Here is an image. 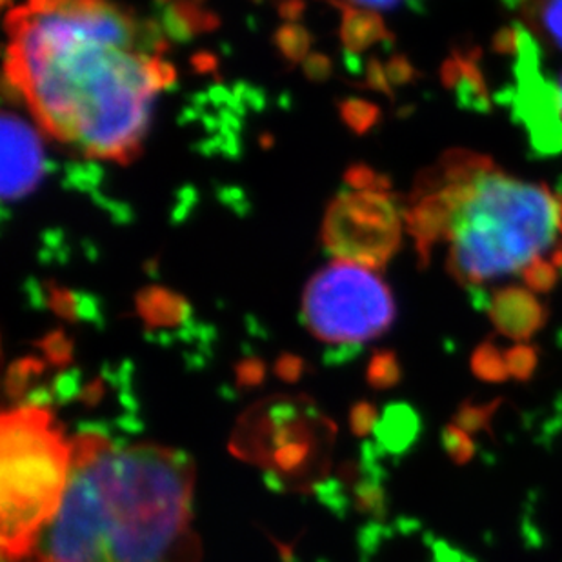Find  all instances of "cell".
I'll return each instance as SVG.
<instances>
[{
	"label": "cell",
	"mask_w": 562,
	"mask_h": 562,
	"mask_svg": "<svg viewBox=\"0 0 562 562\" xmlns=\"http://www.w3.org/2000/svg\"><path fill=\"white\" fill-rule=\"evenodd\" d=\"M348 4L356 5V8H362V10L375 11H392L397 8H412V10H423V2L425 0H346Z\"/></svg>",
	"instance_id": "21"
},
{
	"label": "cell",
	"mask_w": 562,
	"mask_h": 562,
	"mask_svg": "<svg viewBox=\"0 0 562 562\" xmlns=\"http://www.w3.org/2000/svg\"><path fill=\"white\" fill-rule=\"evenodd\" d=\"M442 445H445V450L448 451V456L456 464H467V462L472 461L473 453H475L472 436L461 430L453 423L446 428Z\"/></svg>",
	"instance_id": "16"
},
{
	"label": "cell",
	"mask_w": 562,
	"mask_h": 562,
	"mask_svg": "<svg viewBox=\"0 0 562 562\" xmlns=\"http://www.w3.org/2000/svg\"><path fill=\"white\" fill-rule=\"evenodd\" d=\"M71 442L43 406H21L2 417L0 436V512L2 555L26 558L68 488Z\"/></svg>",
	"instance_id": "4"
},
{
	"label": "cell",
	"mask_w": 562,
	"mask_h": 562,
	"mask_svg": "<svg viewBox=\"0 0 562 562\" xmlns=\"http://www.w3.org/2000/svg\"><path fill=\"white\" fill-rule=\"evenodd\" d=\"M495 409H497V403L464 404L457 412L453 425L459 426L461 430L467 431L470 436L477 434V431L488 430Z\"/></svg>",
	"instance_id": "15"
},
{
	"label": "cell",
	"mask_w": 562,
	"mask_h": 562,
	"mask_svg": "<svg viewBox=\"0 0 562 562\" xmlns=\"http://www.w3.org/2000/svg\"><path fill=\"white\" fill-rule=\"evenodd\" d=\"M157 2H160V4H170L173 0H157Z\"/></svg>",
	"instance_id": "25"
},
{
	"label": "cell",
	"mask_w": 562,
	"mask_h": 562,
	"mask_svg": "<svg viewBox=\"0 0 562 562\" xmlns=\"http://www.w3.org/2000/svg\"><path fill=\"white\" fill-rule=\"evenodd\" d=\"M346 182L350 190H390V184L384 177L362 165L350 168L346 173Z\"/></svg>",
	"instance_id": "20"
},
{
	"label": "cell",
	"mask_w": 562,
	"mask_h": 562,
	"mask_svg": "<svg viewBox=\"0 0 562 562\" xmlns=\"http://www.w3.org/2000/svg\"><path fill=\"white\" fill-rule=\"evenodd\" d=\"M401 372H398V364L392 353H379L373 359L372 367H370V381L376 387L392 386L397 382Z\"/></svg>",
	"instance_id": "19"
},
{
	"label": "cell",
	"mask_w": 562,
	"mask_h": 562,
	"mask_svg": "<svg viewBox=\"0 0 562 562\" xmlns=\"http://www.w3.org/2000/svg\"><path fill=\"white\" fill-rule=\"evenodd\" d=\"M2 135V201H21L46 176L43 140L24 119L5 112L0 124Z\"/></svg>",
	"instance_id": "7"
},
{
	"label": "cell",
	"mask_w": 562,
	"mask_h": 562,
	"mask_svg": "<svg viewBox=\"0 0 562 562\" xmlns=\"http://www.w3.org/2000/svg\"><path fill=\"white\" fill-rule=\"evenodd\" d=\"M37 562H44V561H37Z\"/></svg>",
	"instance_id": "26"
},
{
	"label": "cell",
	"mask_w": 562,
	"mask_h": 562,
	"mask_svg": "<svg viewBox=\"0 0 562 562\" xmlns=\"http://www.w3.org/2000/svg\"><path fill=\"white\" fill-rule=\"evenodd\" d=\"M331 4L339 5L342 11L340 38L351 54H361L364 49L372 48L373 44L392 38L382 16L375 11L362 10L340 0H331Z\"/></svg>",
	"instance_id": "9"
},
{
	"label": "cell",
	"mask_w": 562,
	"mask_h": 562,
	"mask_svg": "<svg viewBox=\"0 0 562 562\" xmlns=\"http://www.w3.org/2000/svg\"><path fill=\"white\" fill-rule=\"evenodd\" d=\"M404 221L419 259L440 254L481 304L515 288L550 292L562 276V195L483 155L440 157L415 184Z\"/></svg>",
	"instance_id": "2"
},
{
	"label": "cell",
	"mask_w": 562,
	"mask_h": 562,
	"mask_svg": "<svg viewBox=\"0 0 562 562\" xmlns=\"http://www.w3.org/2000/svg\"><path fill=\"white\" fill-rule=\"evenodd\" d=\"M313 38L306 27L295 22H288L284 26L277 30L276 44L277 49L281 52L284 59L290 63H301L306 59L312 49Z\"/></svg>",
	"instance_id": "13"
},
{
	"label": "cell",
	"mask_w": 562,
	"mask_h": 562,
	"mask_svg": "<svg viewBox=\"0 0 562 562\" xmlns=\"http://www.w3.org/2000/svg\"><path fill=\"white\" fill-rule=\"evenodd\" d=\"M522 11L528 26L536 27L547 43L562 49V0H504Z\"/></svg>",
	"instance_id": "12"
},
{
	"label": "cell",
	"mask_w": 562,
	"mask_h": 562,
	"mask_svg": "<svg viewBox=\"0 0 562 562\" xmlns=\"http://www.w3.org/2000/svg\"><path fill=\"white\" fill-rule=\"evenodd\" d=\"M323 243L339 260L379 270L401 243L397 202L387 190L342 191L324 215Z\"/></svg>",
	"instance_id": "6"
},
{
	"label": "cell",
	"mask_w": 562,
	"mask_h": 562,
	"mask_svg": "<svg viewBox=\"0 0 562 562\" xmlns=\"http://www.w3.org/2000/svg\"><path fill=\"white\" fill-rule=\"evenodd\" d=\"M553 104L558 113L559 124L562 127V75L559 80H553Z\"/></svg>",
	"instance_id": "24"
},
{
	"label": "cell",
	"mask_w": 562,
	"mask_h": 562,
	"mask_svg": "<svg viewBox=\"0 0 562 562\" xmlns=\"http://www.w3.org/2000/svg\"><path fill=\"white\" fill-rule=\"evenodd\" d=\"M490 317L495 328L509 339L526 340L547 321V310L528 290H504L495 293L488 303Z\"/></svg>",
	"instance_id": "8"
},
{
	"label": "cell",
	"mask_w": 562,
	"mask_h": 562,
	"mask_svg": "<svg viewBox=\"0 0 562 562\" xmlns=\"http://www.w3.org/2000/svg\"><path fill=\"white\" fill-rule=\"evenodd\" d=\"M340 117L353 132L362 133L370 130L376 121V108L364 101H345L340 104Z\"/></svg>",
	"instance_id": "17"
},
{
	"label": "cell",
	"mask_w": 562,
	"mask_h": 562,
	"mask_svg": "<svg viewBox=\"0 0 562 562\" xmlns=\"http://www.w3.org/2000/svg\"><path fill=\"white\" fill-rule=\"evenodd\" d=\"M5 26V88L41 126L90 159L132 162L155 95L176 80L160 59L162 26L108 0H59L41 11L15 5Z\"/></svg>",
	"instance_id": "1"
},
{
	"label": "cell",
	"mask_w": 562,
	"mask_h": 562,
	"mask_svg": "<svg viewBox=\"0 0 562 562\" xmlns=\"http://www.w3.org/2000/svg\"><path fill=\"white\" fill-rule=\"evenodd\" d=\"M304 74L308 77L310 80H315V82H323V80L328 79L329 75H331V60L323 54H310L306 59H304Z\"/></svg>",
	"instance_id": "22"
},
{
	"label": "cell",
	"mask_w": 562,
	"mask_h": 562,
	"mask_svg": "<svg viewBox=\"0 0 562 562\" xmlns=\"http://www.w3.org/2000/svg\"><path fill=\"white\" fill-rule=\"evenodd\" d=\"M218 19L213 11L204 8V0H173L166 4L160 16V26L166 35L184 43L196 33L217 27Z\"/></svg>",
	"instance_id": "10"
},
{
	"label": "cell",
	"mask_w": 562,
	"mask_h": 562,
	"mask_svg": "<svg viewBox=\"0 0 562 562\" xmlns=\"http://www.w3.org/2000/svg\"><path fill=\"white\" fill-rule=\"evenodd\" d=\"M279 10H281V15L288 19V21H297L304 11V0H282Z\"/></svg>",
	"instance_id": "23"
},
{
	"label": "cell",
	"mask_w": 562,
	"mask_h": 562,
	"mask_svg": "<svg viewBox=\"0 0 562 562\" xmlns=\"http://www.w3.org/2000/svg\"><path fill=\"white\" fill-rule=\"evenodd\" d=\"M472 370L486 382H503L509 376L506 353L492 342H486L473 353Z\"/></svg>",
	"instance_id": "14"
},
{
	"label": "cell",
	"mask_w": 562,
	"mask_h": 562,
	"mask_svg": "<svg viewBox=\"0 0 562 562\" xmlns=\"http://www.w3.org/2000/svg\"><path fill=\"white\" fill-rule=\"evenodd\" d=\"M191 492L193 464L181 451L77 436L68 488L38 539V561L190 562Z\"/></svg>",
	"instance_id": "3"
},
{
	"label": "cell",
	"mask_w": 562,
	"mask_h": 562,
	"mask_svg": "<svg viewBox=\"0 0 562 562\" xmlns=\"http://www.w3.org/2000/svg\"><path fill=\"white\" fill-rule=\"evenodd\" d=\"M506 364L512 379L528 381L537 368V351L530 346H515L506 351Z\"/></svg>",
	"instance_id": "18"
},
{
	"label": "cell",
	"mask_w": 562,
	"mask_h": 562,
	"mask_svg": "<svg viewBox=\"0 0 562 562\" xmlns=\"http://www.w3.org/2000/svg\"><path fill=\"white\" fill-rule=\"evenodd\" d=\"M137 308L149 326H173L190 312L187 301L171 290L148 288L138 293Z\"/></svg>",
	"instance_id": "11"
},
{
	"label": "cell",
	"mask_w": 562,
	"mask_h": 562,
	"mask_svg": "<svg viewBox=\"0 0 562 562\" xmlns=\"http://www.w3.org/2000/svg\"><path fill=\"white\" fill-rule=\"evenodd\" d=\"M304 323L317 339L339 348H359L386 334L395 304L376 270L350 260L324 266L306 286Z\"/></svg>",
	"instance_id": "5"
}]
</instances>
